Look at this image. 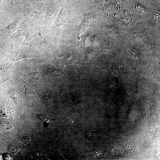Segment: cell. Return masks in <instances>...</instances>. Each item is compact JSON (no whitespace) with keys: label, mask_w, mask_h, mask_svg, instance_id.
<instances>
[{"label":"cell","mask_w":160,"mask_h":160,"mask_svg":"<svg viewBox=\"0 0 160 160\" xmlns=\"http://www.w3.org/2000/svg\"><path fill=\"white\" fill-rule=\"evenodd\" d=\"M37 117L40 121L43 122H49L50 120H51L42 114H39L37 116Z\"/></svg>","instance_id":"obj_1"}]
</instances>
